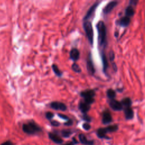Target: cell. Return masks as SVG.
Wrapping results in <instances>:
<instances>
[{"label":"cell","mask_w":145,"mask_h":145,"mask_svg":"<svg viewBox=\"0 0 145 145\" xmlns=\"http://www.w3.org/2000/svg\"><path fill=\"white\" fill-rule=\"evenodd\" d=\"M112 67H113V69L114 71V72H117V70H118V67H117V64L115 62H112Z\"/></svg>","instance_id":"836d02e7"},{"label":"cell","mask_w":145,"mask_h":145,"mask_svg":"<svg viewBox=\"0 0 145 145\" xmlns=\"http://www.w3.org/2000/svg\"><path fill=\"white\" fill-rule=\"evenodd\" d=\"M73 124V121L71 119H69L66 122L64 123V125L65 126H71Z\"/></svg>","instance_id":"d6a6232c"},{"label":"cell","mask_w":145,"mask_h":145,"mask_svg":"<svg viewBox=\"0 0 145 145\" xmlns=\"http://www.w3.org/2000/svg\"><path fill=\"white\" fill-rule=\"evenodd\" d=\"M54 114L52 112H47L45 113V117L46 119H48L49 121H50L54 117Z\"/></svg>","instance_id":"4316f807"},{"label":"cell","mask_w":145,"mask_h":145,"mask_svg":"<svg viewBox=\"0 0 145 145\" xmlns=\"http://www.w3.org/2000/svg\"><path fill=\"white\" fill-rule=\"evenodd\" d=\"M100 57H101V61H102V63H103V72L106 75L107 70H108V68L109 66V64H108V61L107 57L106 56V54L105 53L104 49H103L100 51Z\"/></svg>","instance_id":"30bf717a"},{"label":"cell","mask_w":145,"mask_h":145,"mask_svg":"<svg viewBox=\"0 0 145 145\" xmlns=\"http://www.w3.org/2000/svg\"><path fill=\"white\" fill-rule=\"evenodd\" d=\"M106 96L109 100L114 99L116 96V92L112 88H109L106 91Z\"/></svg>","instance_id":"7402d4cb"},{"label":"cell","mask_w":145,"mask_h":145,"mask_svg":"<svg viewBox=\"0 0 145 145\" xmlns=\"http://www.w3.org/2000/svg\"><path fill=\"white\" fill-rule=\"evenodd\" d=\"M86 67L88 74L91 75H93L95 72V69L91 52L89 53V54L86 60Z\"/></svg>","instance_id":"5b68a950"},{"label":"cell","mask_w":145,"mask_h":145,"mask_svg":"<svg viewBox=\"0 0 145 145\" xmlns=\"http://www.w3.org/2000/svg\"><path fill=\"white\" fill-rule=\"evenodd\" d=\"M131 22V18L126 16L121 17L116 21V24L122 27H127Z\"/></svg>","instance_id":"7c38bea8"},{"label":"cell","mask_w":145,"mask_h":145,"mask_svg":"<svg viewBox=\"0 0 145 145\" xmlns=\"http://www.w3.org/2000/svg\"><path fill=\"white\" fill-rule=\"evenodd\" d=\"M48 136L50 139H51L53 142L57 144H61L63 142L62 139L57 134L53 133H49Z\"/></svg>","instance_id":"2e32d148"},{"label":"cell","mask_w":145,"mask_h":145,"mask_svg":"<svg viewBox=\"0 0 145 145\" xmlns=\"http://www.w3.org/2000/svg\"><path fill=\"white\" fill-rule=\"evenodd\" d=\"M114 36H115L116 38H117V37H118V36H119V32H118V31H116V32H114Z\"/></svg>","instance_id":"d590c367"},{"label":"cell","mask_w":145,"mask_h":145,"mask_svg":"<svg viewBox=\"0 0 145 145\" xmlns=\"http://www.w3.org/2000/svg\"><path fill=\"white\" fill-rule=\"evenodd\" d=\"M80 57V52L77 48H73L70 52V58L73 61H76Z\"/></svg>","instance_id":"5bb4252c"},{"label":"cell","mask_w":145,"mask_h":145,"mask_svg":"<svg viewBox=\"0 0 145 145\" xmlns=\"http://www.w3.org/2000/svg\"><path fill=\"white\" fill-rule=\"evenodd\" d=\"M50 123L52 126H55V127H57L60 125V123L58 121H56V120H52V121L50 120Z\"/></svg>","instance_id":"f546056e"},{"label":"cell","mask_w":145,"mask_h":145,"mask_svg":"<svg viewBox=\"0 0 145 145\" xmlns=\"http://www.w3.org/2000/svg\"><path fill=\"white\" fill-rule=\"evenodd\" d=\"M115 58V53L114 52L113 50H110L109 52V61L112 62H113V61H114Z\"/></svg>","instance_id":"484cf974"},{"label":"cell","mask_w":145,"mask_h":145,"mask_svg":"<svg viewBox=\"0 0 145 145\" xmlns=\"http://www.w3.org/2000/svg\"><path fill=\"white\" fill-rule=\"evenodd\" d=\"M82 119L87 123L90 122L91 121V117L89 116L87 114H83Z\"/></svg>","instance_id":"83f0119b"},{"label":"cell","mask_w":145,"mask_h":145,"mask_svg":"<svg viewBox=\"0 0 145 145\" xmlns=\"http://www.w3.org/2000/svg\"><path fill=\"white\" fill-rule=\"evenodd\" d=\"M117 90L118 92H122L123 91V88H118Z\"/></svg>","instance_id":"f35d334b"},{"label":"cell","mask_w":145,"mask_h":145,"mask_svg":"<svg viewBox=\"0 0 145 145\" xmlns=\"http://www.w3.org/2000/svg\"><path fill=\"white\" fill-rule=\"evenodd\" d=\"M107 132L106 131V129L105 127H101L97 129V131H96V134L97 136L101 139L103 138H106V139H109V138H108L106 134Z\"/></svg>","instance_id":"ac0fdd59"},{"label":"cell","mask_w":145,"mask_h":145,"mask_svg":"<svg viewBox=\"0 0 145 145\" xmlns=\"http://www.w3.org/2000/svg\"><path fill=\"white\" fill-rule=\"evenodd\" d=\"M139 1L138 0H130L129 2V5H131V6H136L138 2Z\"/></svg>","instance_id":"1f68e13d"},{"label":"cell","mask_w":145,"mask_h":145,"mask_svg":"<svg viewBox=\"0 0 145 145\" xmlns=\"http://www.w3.org/2000/svg\"><path fill=\"white\" fill-rule=\"evenodd\" d=\"M72 134V131L70 130L66 129L61 131V135L64 138H69Z\"/></svg>","instance_id":"d4e9b609"},{"label":"cell","mask_w":145,"mask_h":145,"mask_svg":"<svg viewBox=\"0 0 145 145\" xmlns=\"http://www.w3.org/2000/svg\"><path fill=\"white\" fill-rule=\"evenodd\" d=\"M51 108L54 110H61V111H65L67 110V106L63 103L60 101H52L49 104Z\"/></svg>","instance_id":"52a82bcc"},{"label":"cell","mask_w":145,"mask_h":145,"mask_svg":"<svg viewBox=\"0 0 145 145\" xmlns=\"http://www.w3.org/2000/svg\"><path fill=\"white\" fill-rule=\"evenodd\" d=\"M118 3V2L117 1H112L108 2L103 9V12L104 14L107 15L109 14L114 9V8L117 6Z\"/></svg>","instance_id":"9c48e42d"},{"label":"cell","mask_w":145,"mask_h":145,"mask_svg":"<svg viewBox=\"0 0 145 145\" xmlns=\"http://www.w3.org/2000/svg\"><path fill=\"white\" fill-rule=\"evenodd\" d=\"M97 31V41L99 46L105 47L106 45V28L104 22L100 20L96 25Z\"/></svg>","instance_id":"6da1fadb"},{"label":"cell","mask_w":145,"mask_h":145,"mask_svg":"<svg viewBox=\"0 0 145 145\" xmlns=\"http://www.w3.org/2000/svg\"><path fill=\"white\" fill-rule=\"evenodd\" d=\"M63 145H74V143H73V142H69V143H66Z\"/></svg>","instance_id":"8d00e7d4"},{"label":"cell","mask_w":145,"mask_h":145,"mask_svg":"<svg viewBox=\"0 0 145 145\" xmlns=\"http://www.w3.org/2000/svg\"><path fill=\"white\" fill-rule=\"evenodd\" d=\"M71 69L72 71L76 73H80L82 71V69L79 66V65L75 62H74L71 65Z\"/></svg>","instance_id":"cb8c5ba5"},{"label":"cell","mask_w":145,"mask_h":145,"mask_svg":"<svg viewBox=\"0 0 145 145\" xmlns=\"http://www.w3.org/2000/svg\"><path fill=\"white\" fill-rule=\"evenodd\" d=\"M120 102L123 106V108L126 107H131L133 103L131 99L129 97H126L123 98Z\"/></svg>","instance_id":"d6986e66"},{"label":"cell","mask_w":145,"mask_h":145,"mask_svg":"<svg viewBox=\"0 0 145 145\" xmlns=\"http://www.w3.org/2000/svg\"><path fill=\"white\" fill-rule=\"evenodd\" d=\"M112 117L110 112L106 109L103 112L102 114V122L104 125H108L112 122Z\"/></svg>","instance_id":"8fae6325"},{"label":"cell","mask_w":145,"mask_h":145,"mask_svg":"<svg viewBox=\"0 0 145 145\" xmlns=\"http://www.w3.org/2000/svg\"><path fill=\"white\" fill-rule=\"evenodd\" d=\"M82 127H83V128L85 130H89L90 129H91V125L88 123H87V122H85V123H84L83 124V125H82Z\"/></svg>","instance_id":"f1b7e54d"},{"label":"cell","mask_w":145,"mask_h":145,"mask_svg":"<svg viewBox=\"0 0 145 145\" xmlns=\"http://www.w3.org/2000/svg\"><path fill=\"white\" fill-rule=\"evenodd\" d=\"M79 139L81 143L85 145H93L94 141L92 140H88L86 135L83 134L79 135Z\"/></svg>","instance_id":"e0dca14e"},{"label":"cell","mask_w":145,"mask_h":145,"mask_svg":"<svg viewBox=\"0 0 145 145\" xmlns=\"http://www.w3.org/2000/svg\"><path fill=\"white\" fill-rule=\"evenodd\" d=\"M109 105L110 108L114 111H121L123 110V106L121 102L115 99L109 100Z\"/></svg>","instance_id":"ba28073f"},{"label":"cell","mask_w":145,"mask_h":145,"mask_svg":"<svg viewBox=\"0 0 145 145\" xmlns=\"http://www.w3.org/2000/svg\"><path fill=\"white\" fill-rule=\"evenodd\" d=\"M72 142H73V143H74V144H76V143H78V142H77V140L74 138H72Z\"/></svg>","instance_id":"74e56055"},{"label":"cell","mask_w":145,"mask_h":145,"mask_svg":"<svg viewBox=\"0 0 145 145\" xmlns=\"http://www.w3.org/2000/svg\"><path fill=\"white\" fill-rule=\"evenodd\" d=\"M23 131L28 135H35L42 131L41 128L33 121L25 123L22 126Z\"/></svg>","instance_id":"7a4b0ae2"},{"label":"cell","mask_w":145,"mask_h":145,"mask_svg":"<svg viewBox=\"0 0 145 145\" xmlns=\"http://www.w3.org/2000/svg\"><path fill=\"white\" fill-rule=\"evenodd\" d=\"M1 145H14V143L10 140H7L3 142Z\"/></svg>","instance_id":"e575fe53"},{"label":"cell","mask_w":145,"mask_h":145,"mask_svg":"<svg viewBox=\"0 0 145 145\" xmlns=\"http://www.w3.org/2000/svg\"><path fill=\"white\" fill-rule=\"evenodd\" d=\"M135 11L134 7L129 5L126 7L125 11V16L129 17V18L134 16V15L135 14Z\"/></svg>","instance_id":"ffe728a7"},{"label":"cell","mask_w":145,"mask_h":145,"mask_svg":"<svg viewBox=\"0 0 145 145\" xmlns=\"http://www.w3.org/2000/svg\"><path fill=\"white\" fill-rule=\"evenodd\" d=\"M83 28L88 40L89 43L91 46H92L94 40V32L91 22L88 20L84 21L83 23Z\"/></svg>","instance_id":"3957f363"},{"label":"cell","mask_w":145,"mask_h":145,"mask_svg":"<svg viewBox=\"0 0 145 145\" xmlns=\"http://www.w3.org/2000/svg\"><path fill=\"white\" fill-rule=\"evenodd\" d=\"M78 108L83 114H87L91 109V105L87 104L84 101L81 100L79 103Z\"/></svg>","instance_id":"4fadbf2b"},{"label":"cell","mask_w":145,"mask_h":145,"mask_svg":"<svg viewBox=\"0 0 145 145\" xmlns=\"http://www.w3.org/2000/svg\"><path fill=\"white\" fill-rule=\"evenodd\" d=\"M52 70L54 72V73L56 74V76H57L58 77H61L63 75V73L62 72L59 70V69L58 68V66L55 64V63H53L52 65Z\"/></svg>","instance_id":"44dd1931"},{"label":"cell","mask_w":145,"mask_h":145,"mask_svg":"<svg viewBox=\"0 0 145 145\" xmlns=\"http://www.w3.org/2000/svg\"><path fill=\"white\" fill-rule=\"evenodd\" d=\"M100 1H96L89 8V9L88 10V11H87L85 16H84L83 18V20L84 21H86V20H88V19H89L92 16V15L93 14V13L95 12V10H96L97 7L99 6V4H100Z\"/></svg>","instance_id":"8992f818"},{"label":"cell","mask_w":145,"mask_h":145,"mask_svg":"<svg viewBox=\"0 0 145 145\" xmlns=\"http://www.w3.org/2000/svg\"><path fill=\"white\" fill-rule=\"evenodd\" d=\"M95 95L96 93L95 90L92 89H88L83 91H82L80 93V96L83 98V101L86 103L90 105L91 104H93L95 101L94 98Z\"/></svg>","instance_id":"277c9868"},{"label":"cell","mask_w":145,"mask_h":145,"mask_svg":"<svg viewBox=\"0 0 145 145\" xmlns=\"http://www.w3.org/2000/svg\"><path fill=\"white\" fill-rule=\"evenodd\" d=\"M105 128L107 133H113V132H115L118 130V126L116 124H114V125H109Z\"/></svg>","instance_id":"603a6c76"},{"label":"cell","mask_w":145,"mask_h":145,"mask_svg":"<svg viewBox=\"0 0 145 145\" xmlns=\"http://www.w3.org/2000/svg\"><path fill=\"white\" fill-rule=\"evenodd\" d=\"M58 116L59 117H60L61 118H62V119H63V120H68L69 119V118L66 116V115H65V114H61V113H58Z\"/></svg>","instance_id":"4dcf8cb0"},{"label":"cell","mask_w":145,"mask_h":145,"mask_svg":"<svg viewBox=\"0 0 145 145\" xmlns=\"http://www.w3.org/2000/svg\"><path fill=\"white\" fill-rule=\"evenodd\" d=\"M125 117L126 120H132L134 117V111L131 107H126L123 108Z\"/></svg>","instance_id":"9a60e30c"}]
</instances>
